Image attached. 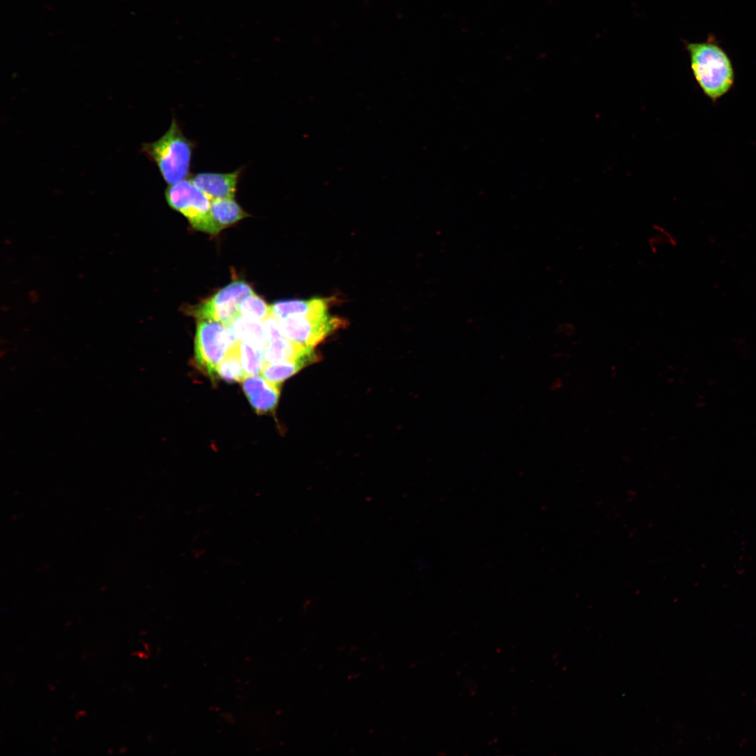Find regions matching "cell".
Instances as JSON below:
<instances>
[{
  "instance_id": "cell-1",
  "label": "cell",
  "mask_w": 756,
  "mask_h": 756,
  "mask_svg": "<svg viewBox=\"0 0 756 756\" xmlns=\"http://www.w3.org/2000/svg\"><path fill=\"white\" fill-rule=\"evenodd\" d=\"M686 49L692 74L704 94L713 102L727 94L734 85L735 73L726 51L711 39L687 43Z\"/></svg>"
},
{
  "instance_id": "cell-2",
  "label": "cell",
  "mask_w": 756,
  "mask_h": 756,
  "mask_svg": "<svg viewBox=\"0 0 756 756\" xmlns=\"http://www.w3.org/2000/svg\"><path fill=\"white\" fill-rule=\"evenodd\" d=\"M195 143L183 133L175 118L167 131L153 142L144 144L141 151L154 162L169 186L189 176Z\"/></svg>"
},
{
  "instance_id": "cell-3",
  "label": "cell",
  "mask_w": 756,
  "mask_h": 756,
  "mask_svg": "<svg viewBox=\"0 0 756 756\" xmlns=\"http://www.w3.org/2000/svg\"><path fill=\"white\" fill-rule=\"evenodd\" d=\"M238 342L228 326L212 319H197L195 337V363L214 379L217 366Z\"/></svg>"
},
{
  "instance_id": "cell-4",
  "label": "cell",
  "mask_w": 756,
  "mask_h": 756,
  "mask_svg": "<svg viewBox=\"0 0 756 756\" xmlns=\"http://www.w3.org/2000/svg\"><path fill=\"white\" fill-rule=\"evenodd\" d=\"M165 198L169 206L183 214L195 230L211 234L219 232L211 216V200L190 178L169 186Z\"/></svg>"
},
{
  "instance_id": "cell-5",
  "label": "cell",
  "mask_w": 756,
  "mask_h": 756,
  "mask_svg": "<svg viewBox=\"0 0 756 756\" xmlns=\"http://www.w3.org/2000/svg\"><path fill=\"white\" fill-rule=\"evenodd\" d=\"M278 320L286 337L308 348H314L344 325L343 320L328 312Z\"/></svg>"
},
{
  "instance_id": "cell-6",
  "label": "cell",
  "mask_w": 756,
  "mask_h": 756,
  "mask_svg": "<svg viewBox=\"0 0 756 756\" xmlns=\"http://www.w3.org/2000/svg\"><path fill=\"white\" fill-rule=\"evenodd\" d=\"M253 293L246 281H234L197 304L192 314L197 319H212L229 326L239 316V306L241 300Z\"/></svg>"
},
{
  "instance_id": "cell-7",
  "label": "cell",
  "mask_w": 756,
  "mask_h": 756,
  "mask_svg": "<svg viewBox=\"0 0 756 756\" xmlns=\"http://www.w3.org/2000/svg\"><path fill=\"white\" fill-rule=\"evenodd\" d=\"M242 388L256 413L267 414L276 408L280 396V386L270 382L262 376L253 374L244 379Z\"/></svg>"
},
{
  "instance_id": "cell-8",
  "label": "cell",
  "mask_w": 756,
  "mask_h": 756,
  "mask_svg": "<svg viewBox=\"0 0 756 756\" xmlns=\"http://www.w3.org/2000/svg\"><path fill=\"white\" fill-rule=\"evenodd\" d=\"M242 169L232 172H200L191 181L211 200L234 198Z\"/></svg>"
},
{
  "instance_id": "cell-9",
  "label": "cell",
  "mask_w": 756,
  "mask_h": 756,
  "mask_svg": "<svg viewBox=\"0 0 756 756\" xmlns=\"http://www.w3.org/2000/svg\"><path fill=\"white\" fill-rule=\"evenodd\" d=\"M329 302V299L321 298L279 300L271 304L272 315L278 319H281L290 316L323 313L328 311Z\"/></svg>"
},
{
  "instance_id": "cell-10",
  "label": "cell",
  "mask_w": 756,
  "mask_h": 756,
  "mask_svg": "<svg viewBox=\"0 0 756 756\" xmlns=\"http://www.w3.org/2000/svg\"><path fill=\"white\" fill-rule=\"evenodd\" d=\"M313 350L281 335L268 339L262 352L265 363H276L298 359Z\"/></svg>"
},
{
  "instance_id": "cell-11",
  "label": "cell",
  "mask_w": 756,
  "mask_h": 756,
  "mask_svg": "<svg viewBox=\"0 0 756 756\" xmlns=\"http://www.w3.org/2000/svg\"><path fill=\"white\" fill-rule=\"evenodd\" d=\"M318 356L313 351L294 360L276 363H265L261 370L262 376L270 382L281 386L290 377L309 364L314 363Z\"/></svg>"
},
{
  "instance_id": "cell-12",
  "label": "cell",
  "mask_w": 756,
  "mask_h": 756,
  "mask_svg": "<svg viewBox=\"0 0 756 756\" xmlns=\"http://www.w3.org/2000/svg\"><path fill=\"white\" fill-rule=\"evenodd\" d=\"M228 326L238 341L263 350L267 337L262 321L239 315Z\"/></svg>"
},
{
  "instance_id": "cell-13",
  "label": "cell",
  "mask_w": 756,
  "mask_h": 756,
  "mask_svg": "<svg viewBox=\"0 0 756 756\" xmlns=\"http://www.w3.org/2000/svg\"><path fill=\"white\" fill-rule=\"evenodd\" d=\"M210 213L219 232L248 216L234 198L211 200Z\"/></svg>"
},
{
  "instance_id": "cell-14",
  "label": "cell",
  "mask_w": 756,
  "mask_h": 756,
  "mask_svg": "<svg viewBox=\"0 0 756 756\" xmlns=\"http://www.w3.org/2000/svg\"><path fill=\"white\" fill-rule=\"evenodd\" d=\"M238 346L239 342L230 349L218 364L214 379H220L232 383L242 382L246 377L240 360Z\"/></svg>"
},
{
  "instance_id": "cell-15",
  "label": "cell",
  "mask_w": 756,
  "mask_h": 756,
  "mask_svg": "<svg viewBox=\"0 0 756 756\" xmlns=\"http://www.w3.org/2000/svg\"><path fill=\"white\" fill-rule=\"evenodd\" d=\"M239 315L263 322L272 314L269 305L255 292L241 300L239 306Z\"/></svg>"
},
{
  "instance_id": "cell-16",
  "label": "cell",
  "mask_w": 756,
  "mask_h": 756,
  "mask_svg": "<svg viewBox=\"0 0 756 756\" xmlns=\"http://www.w3.org/2000/svg\"><path fill=\"white\" fill-rule=\"evenodd\" d=\"M239 354L246 376L261 372L265 364L262 349L239 341Z\"/></svg>"
}]
</instances>
